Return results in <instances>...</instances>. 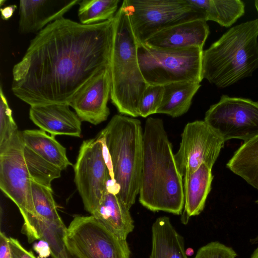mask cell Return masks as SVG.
<instances>
[{"label":"cell","instance_id":"6","mask_svg":"<svg viewBox=\"0 0 258 258\" xmlns=\"http://www.w3.org/2000/svg\"><path fill=\"white\" fill-rule=\"evenodd\" d=\"M203 49L199 47L164 49L138 43V62L148 85L164 86L187 81L200 83Z\"/></svg>","mask_w":258,"mask_h":258},{"label":"cell","instance_id":"7","mask_svg":"<svg viewBox=\"0 0 258 258\" xmlns=\"http://www.w3.org/2000/svg\"><path fill=\"white\" fill-rule=\"evenodd\" d=\"M138 43L144 44L157 32L183 22L205 20L203 12L187 0H124Z\"/></svg>","mask_w":258,"mask_h":258},{"label":"cell","instance_id":"22","mask_svg":"<svg viewBox=\"0 0 258 258\" xmlns=\"http://www.w3.org/2000/svg\"><path fill=\"white\" fill-rule=\"evenodd\" d=\"M226 167L258 190V135L243 142Z\"/></svg>","mask_w":258,"mask_h":258},{"label":"cell","instance_id":"31","mask_svg":"<svg viewBox=\"0 0 258 258\" xmlns=\"http://www.w3.org/2000/svg\"><path fill=\"white\" fill-rule=\"evenodd\" d=\"M34 250L38 254L39 258H47L51 254V249L48 243L43 239L33 244Z\"/></svg>","mask_w":258,"mask_h":258},{"label":"cell","instance_id":"32","mask_svg":"<svg viewBox=\"0 0 258 258\" xmlns=\"http://www.w3.org/2000/svg\"><path fill=\"white\" fill-rule=\"evenodd\" d=\"M0 258H12L9 238L3 232L0 233Z\"/></svg>","mask_w":258,"mask_h":258},{"label":"cell","instance_id":"2","mask_svg":"<svg viewBox=\"0 0 258 258\" xmlns=\"http://www.w3.org/2000/svg\"><path fill=\"white\" fill-rule=\"evenodd\" d=\"M143 147L140 203L153 212L181 214L184 203L183 177L161 119L146 120Z\"/></svg>","mask_w":258,"mask_h":258},{"label":"cell","instance_id":"19","mask_svg":"<svg viewBox=\"0 0 258 258\" xmlns=\"http://www.w3.org/2000/svg\"><path fill=\"white\" fill-rule=\"evenodd\" d=\"M150 258H187L183 238L168 217L158 218L152 225Z\"/></svg>","mask_w":258,"mask_h":258},{"label":"cell","instance_id":"15","mask_svg":"<svg viewBox=\"0 0 258 258\" xmlns=\"http://www.w3.org/2000/svg\"><path fill=\"white\" fill-rule=\"evenodd\" d=\"M207 22L197 19L171 26L157 32L144 44L164 49L203 48L210 32Z\"/></svg>","mask_w":258,"mask_h":258},{"label":"cell","instance_id":"11","mask_svg":"<svg viewBox=\"0 0 258 258\" xmlns=\"http://www.w3.org/2000/svg\"><path fill=\"white\" fill-rule=\"evenodd\" d=\"M22 132L18 131L0 147V188L18 207L23 220L35 216L31 191V179L23 153Z\"/></svg>","mask_w":258,"mask_h":258},{"label":"cell","instance_id":"26","mask_svg":"<svg viewBox=\"0 0 258 258\" xmlns=\"http://www.w3.org/2000/svg\"><path fill=\"white\" fill-rule=\"evenodd\" d=\"M23 153L31 180L51 188V182L60 177L62 170L44 160L25 145Z\"/></svg>","mask_w":258,"mask_h":258},{"label":"cell","instance_id":"1","mask_svg":"<svg viewBox=\"0 0 258 258\" xmlns=\"http://www.w3.org/2000/svg\"><path fill=\"white\" fill-rule=\"evenodd\" d=\"M113 18L85 25L63 17L48 25L13 68L14 95L30 106L69 105L86 83L110 67Z\"/></svg>","mask_w":258,"mask_h":258},{"label":"cell","instance_id":"14","mask_svg":"<svg viewBox=\"0 0 258 258\" xmlns=\"http://www.w3.org/2000/svg\"><path fill=\"white\" fill-rule=\"evenodd\" d=\"M80 0H39L19 2L18 30L23 34L38 33L63 15Z\"/></svg>","mask_w":258,"mask_h":258},{"label":"cell","instance_id":"3","mask_svg":"<svg viewBox=\"0 0 258 258\" xmlns=\"http://www.w3.org/2000/svg\"><path fill=\"white\" fill-rule=\"evenodd\" d=\"M104 143L117 196L130 209L139 195L143 155L140 120L116 114L98 135Z\"/></svg>","mask_w":258,"mask_h":258},{"label":"cell","instance_id":"24","mask_svg":"<svg viewBox=\"0 0 258 258\" xmlns=\"http://www.w3.org/2000/svg\"><path fill=\"white\" fill-rule=\"evenodd\" d=\"M118 0H82L79 3L78 17L80 23L90 25L113 19Z\"/></svg>","mask_w":258,"mask_h":258},{"label":"cell","instance_id":"20","mask_svg":"<svg viewBox=\"0 0 258 258\" xmlns=\"http://www.w3.org/2000/svg\"><path fill=\"white\" fill-rule=\"evenodd\" d=\"M24 145L39 156L62 170L72 165L66 149L56 139L41 130H26L22 132Z\"/></svg>","mask_w":258,"mask_h":258},{"label":"cell","instance_id":"18","mask_svg":"<svg viewBox=\"0 0 258 258\" xmlns=\"http://www.w3.org/2000/svg\"><path fill=\"white\" fill-rule=\"evenodd\" d=\"M212 169L202 164L195 172L183 177L184 203L181 219L183 223L204 210L214 177Z\"/></svg>","mask_w":258,"mask_h":258},{"label":"cell","instance_id":"13","mask_svg":"<svg viewBox=\"0 0 258 258\" xmlns=\"http://www.w3.org/2000/svg\"><path fill=\"white\" fill-rule=\"evenodd\" d=\"M111 93L110 67L95 75L75 95L69 103L81 121L97 125L107 120Z\"/></svg>","mask_w":258,"mask_h":258},{"label":"cell","instance_id":"10","mask_svg":"<svg viewBox=\"0 0 258 258\" xmlns=\"http://www.w3.org/2000/svg\"><path fill=\"white\" fill-rule=\"evenodd\" d=\"M204 120L225 142L246 141L258 135V101L223 95L206 111Z\"/></svg>","mask_w":258,"mask_h":258},{"label":"cell","instance_id":"23","mask_svg":"<svg viewBox=\"0 0 258 258\" xmlns=\"http://www.w3.org/2000/svg\"><path fill=\"white\" fill-rule=\"evenodd\" d=\"M194 7L201 10L205 19L229 27L245 13V4L240 0H187Z\"/></svg>","mask_w":258,"mask_h":258},{"label":"cell","instance_id":"16","mask_svg":"<svg viewBox=\"0 0 258 258\" xmlns=\"http://www.w3.org/2000/svg\"><path fill=\"white\" fill-rule=\"evenodd\" d=\"M29 118L41 130L52 136H81V120L67 104L30 106Z\"/></svg>","mask_w":258,"mask_h":258},{"label":"cell","instance_id":"29","mask_svg":"<svg viewBox=\"0 0 258 258\" xmlns=\"http://www.w3.org/2000/svg\"><path fill=\"white\" fill-rule=\"evenodd\" d=\"M236 255L232 248L215 241L201 247L194 258H235Z\"/></svg>","mask_w":258,"mask_h":258},{"label":"cell","instance_id":"5","mask_svg":"<svg viewBox=\"0 0 258 258\" xmlns=\"http://www.w3.org/2000/svg\"><path fill=\"white\" fill-rule=\"evenodd\" d=\"M138 43L123 2L113 18L110 99L119 113L134 118L139 116L140 100L148 85L138 62Z\"/></svg>","mask_w":258,"mask_h":258},{"label":"cell","instance_id":"4","mask_svg":"<svg viewBox=\"0 0 258 258\" xmlns=\"http://www.w3.org/2000/svg\"><path fill=\"white\" fill-rule=\"evenodd\" d=\"M258 69V19L236 25L203 50L202 79L224 88Z\"/></svg>","mask_w":258,"mask_h":258},{"label":"cell","instance_id":"27","mask_svg":"<svg viewBox=\"0 0 258 258\" xmlns=\"http://www.w3.org/2000/svg\"><path fill=\"white\" fill-rule=\"evenodd\" d=\"M14 120L12 111L3 92L0 87V147L8 143L18 131Z\"/></svg>","mask_w":258,"mask_h":258},{"label":"cell","instance_id":"9","mask_svg":"<svg viewBox=\"0 0 258 258\" xmlns=\"http://www.w3.org/2000/svg\"><path fill=\"white\" fill-rule=\"evenodd\" d=\"M74 169L75 182L84 208L92 215L112 181L105 147L100 138L82 142Z\"/></svg>","mask_w":258,"mask_h":258},{"label":"cell","instance_id":"36","mask_svg":"<svg viewBox=\"0 0 258 258\" xmlns=\"http://www.w3.org/2000/svg\"><path fill=\"white\" fill-rule=\"evenodd\" d=\"M255 202L257 205H258V199Z\"/></svg>","mask_w":258,"mask_h":258},{"label":"cell","instance_id":"34","mask_svg":"<svg viewBox=\"0 0 258 258\" xmlns=\"http://www.w3.org/2000/svg\"><path fill=\"white\" fill-rule=\"evenodd\" d=\"M250 258H258V247L254 251Z\"/></svg>","mask_w":258,"mask_h":258},{"label":"cell","instance_id":"8","mask_svg":"<svg viewBox=\"0 0 258 258\" xmlns=\"http://www.w3.org/2000/svg\"><path fill=\"white\" fill-rule=\"evenodd\" d=\"M63 242L74 258H130L126 240L119 238L93 216H77L67 228Z\"/></svg>","mask_w":258,"mask_h":258},{"label":"cell","instance_id":"30","mask_svg":"<svg viewBox=\"0 0 258 258\" xmlns=\"http://www.w3.org/2000/svg\"><path fill=\"white\" fill-rule=\"evenodd\" d=\"M9 242L12 258H36L33 253L26 249L18 239L10 237Z\"/></svg>","mask_w":258,"mask_h":258},{"label":"cell","instance_id":"17","mask_svg":"<svg viewBox=\"0 0 258 258\" xmlns=\"http://www.w3.org/2000/svg\"><path fill=\"white\" fill-rule=\"evenodd\" d=\"M120 238L126 240L134 229V220L128 209L117 196L112 183L107 189L99 205L91 215Z\"/></svg>","mask_w":258,"mask_h":258},{"label":"cell","instance_id":"21","mask_svg":"<svg viewBox=\"0 0 258 258\" xmlns=\"http://www.w3.org/2000/svg\"><path fill=\"white\" fill-rule=\"evenodd\" d=\"M162 102L156 113L172 117L180 116L187 112L194 96L201 87L200 83L187 81L165 85Z\"/></svg>","mask_w":258,"mask_h":258},{"label":"cell","instance_id":"35","mask_svg":"<svg viewBox=\"0 0 258 258\" xmlns=\"http://www.w3.org/2000/svg\"><path fill=\"white\" fill-rule=\"evenodd\" d=\"M254 6L258 14V0L254 1Z\"/></svg>","mask_w":258,"mask_h":258},{"label":"cell","instance_id":"28","mask_svg":"<svg viewBox=\"0 0 258 258\" xmlns=\"http://www.w3.org/2000/svg\"><path fill=\"white\" fill-rule=\"evenodd\" d=\"M163 92V86L148 85L140 100L139 116L146 117L156 113L162 102Z\"/></svg>","mask_w":258,"mask_h":258},{"label":"cell","instance_id":"12","mask_svg":"<svg viewBox=\"0 0 258 258\" xmlns=\"http://www.w3.org/2000/svg\"><path fill=\"white\" fill-rule=\"evenodd\" d=\"M179 148L174 159L183 177L195 172L202 164L211 168L225 141L204 120L187 123L181 134Z\"/></svg>","mask_w":258,"mask_h":258},{"label":"cell","instance_id":"33","mask_svg":"<svg viewBox=\"0 0 258 258\" xmlns=\"http://www.w3.org/2000/svg\"><path fill=\"white\" fill-rule=\"evenodd\" d=\"M16 8L17 6L15 5H11L3 8H1L2 19L5 21L8 20L12 17Z\"/></svg>","mask_w":258,"mask_h":258},{"label":"cell","instance_id":"25","mask_svg":"<svg viewBox=\"0 0 258 258\" xmlns=\"http://www.w3.org/2000/svg\"><path fill=\"white\" fill-rule=\"evenodd\" d=\"M31 191L36 215L34 216L66 226L57 212L52 189L31 180Z\"/></svg>","mask_w":258,"mask_h":258}]
</instances>
